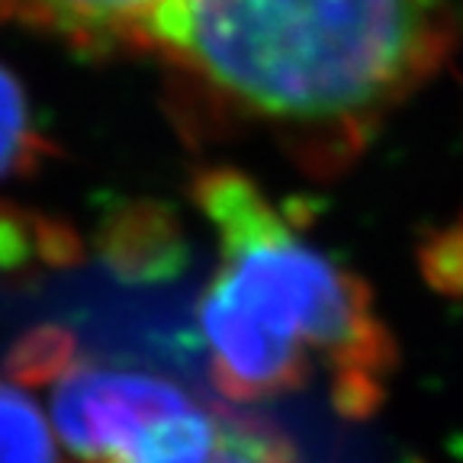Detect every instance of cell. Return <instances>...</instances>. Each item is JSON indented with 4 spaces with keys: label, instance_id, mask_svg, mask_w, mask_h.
I'll list each match as a JSON object with an SVG mask.
<instances>
[{
    "label": "cell",
    "instance_id": "5b68a950",
    "mask_svg": "<svg viewBox=\"0 0 463 463\" xmlns=\"http://www.w3.org/2000/svg\"><path fill=\"white\" fill-rule=\"evenodd\" d=\"M0 463H58L55 438L39 405L0 380Z\"/></svg>",
    "mask_w": 463,
    "mask_h": 463
},
{
    "label": "cell",
    "instance_id": "ba28073f",
    "mask_svg": "<svg viewBox=\"0 0 463 463\" xmlns=\"http://www.w3.org/2000/svg\"><path fill=\"white\" fill-rule=\"evenodd\" d=\"M71 364H74L71 335L45 328V332L26 335V338L10 351L7 373L23 386H45V383H55Z\"/></svg>",
    "mask_w": 463,
    "mask_h": 463
},
{
    "label": "cell",
    "instance_id": "52a82bcc",
    "mask_svg": "<svg viewBox=\"0 0 463 463\" xmlns=\"http://www.w3.org/2000/svg\"><path fill=\"white\" fill-rule=\"evenodd\" d=\"M206 463H303L293 444L264 421L219 415V441Z\"/></svg>",
    "mask_w": 463,
    "mask_h": 463
},
{
    "label": "cell",
    "instance_id": "6da1fadb",
    "mask_svg": "<svg viewBox=\"0 0 463 463\" xmlns=\"http://www.w3.org/2000/svg\"><path fill=\"white\" fill-rule=\"evenodd\" d=\"M441 0H161L158 49L219 103L332 158L441 65Z\"/></svg>",
    "mask_w": 463,
    "mask_h": 463
},
{
    "label": "cell",
    "instance_id": "277c9868",
    "mask_svg": "<svg viewBox=\"0 0 463 463\" xmlns=\"http://www.w3.org/2000/svg\"><path fill=\"white\" fill-rule=\"evenodd\" d=\"M161 0H0V23L39 29L78 49H145Z\"/></svg>",
    "mask_w": 463,
    "mask_h": 463
},
{
    "label": "cell",
    "instance_id": "3957f363",
    "mask_svg": "<svg viewBox=\"0 0 463 463\" xmlns=\"http://www.w3.org/2000/svg\"><path fill=\"white\" fill-rule=\"evenodd\" d=\"M52 419L84 463H206L219 415L165 376L74 364L55 380Z\"/></svg>",
    "mask_w": 463,
    "mask_h": 463
},
{
    "label": "cell",
    "instance_id": "8992f818",
    "mask_svg": "<svg viewBox=\"0 0 463 463\" xmlns=\"http://www.w3.org/2000/svg\"><path fill=\"white\" fill-rule=\"evenodd\" d=\"M45 152L49 145L33 123L26 90L14 71L0 65V181L33 171Z\"/></svg>",
    "mask_w": 463,
    "mask_h": 463
},
{
    "label": "cell",
    "instance_id": "7a4b0ae2",
    "mask_svg": "<svg viewBox=\"0 0 463 463\" xmlns=\"http://www.w3.org/2000/svg\"><path fill=\"white\" fill-rule=\"evenodd\" d=\"M194 196L219 241L216 277L200 303L216 390L235 402H260L326 376L341 415H373L396 347L367 283L235 167L206 171Z\"/></svg>",
    "mask_w": 463,
    "mask_h": 463
}]
</instances>
